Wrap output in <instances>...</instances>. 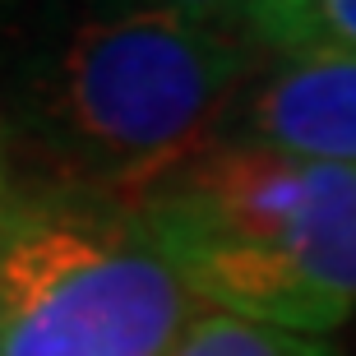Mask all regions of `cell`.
Masks as SVG:
<instances>
[{
  "label": "cell",
  "instance_id": "7",
  "mask_svg": "<svg viewBox=\"0 0 356 356\" xmlns=\"http://www.w3.org/2000/svg\"><path fill=\"white\" fill-rule=\"evenodd\" d=\"M106 5H144V10H172L185 19H209V24H227L232 14L245 10V0H106Z\"/></svg>",
  "mask_w": 356,
  "mask_h": 356
},
{
  "label": "cell",
  "instance_id": "6",
  "mask_svg": "<svg viewBox=\"0 0 356 356\" xmlns=\"http://www.w3.org/2000/svg\"><path fill=\"white\" fill-rule=\"evenodd\" d=\"M172 356H338L324 338L273 329L227 310H199Z\"/></svg>",
  "mask_w": 356,
  "mask_h": 356
},
{
  "label": "cell",
  "instance_id": "2",
  "mask_svg": "<svg viewBox=\"0 0 356 356\" xmlns=\"http://www.w3.org/2000/svg\"><path fill=\"white\" fill-rule=\"evenodd\" d=\"M250 79V38L144 5H102L42 51L28 79L38 144L65 190L130 209L218 144Z\"/></svg>",
  "mask_w": 356,
  "mask_h": 356
},
{
  "label": "cell",
  "instance_id": "5",
  "mask_svg": "<svg viewBox=\"0 0 356 356\" xmlns=\"http://www.w3.org/2000/svg\"><path fill=\"white\" fill-rule=\"evenodd\" d=\"M241 28L277 56H356V0H245Z\"/></svg>",
  "mask_w": 356,
  "mask_h": 356
},
{
  "label": "cell",
  "instance_id": "1",
  "mask_svg": "<svg viewBox=\"0 0 356 356\" xmlns=\"http://www.w3.org/2000/svg\"><path fill=\"white\" fill-rule=\"evenodd\" d=\"M130 213L209 310L310 338L356 310V167L218 139Z\"/></svg>",
  "mask_w": 356,
  "mask_h": 356
},
{
  "label": "cell",
  "instance_id": "3",
  "mask_svg": "<svg viewBox=\"0 0 356 356\" xmlns=\"http://www.w3.org/2000/svg\"><path fill=\"white\" fill-rule=\"evenodd\" d=\"M199 296L125 204H0V356H172Z\"/></svg>",
  "mask_w": 356,
  "mask_h": 356
},
{
  "label": "cell",
  "instance_id": "4",
  "mask_svg": "<svg viewBox=\"0 0 356 356\" xmlns=\"http://www.w3.org/2000/svg\"><path fill=\"white\" fill-rule=\"evenodd\" d=\"M222 139L356 167V56H287L245 83Z\"/></svg>",
  "mask_w": 356,
  "mask_h": 356
},
{
  "label": "cell",
  "instance_id": "8",
  "mask_svg": "<svg viewBox=\"0 0 356 356\" xmlns=\"http://www.w3.org/2000/svg\"><path fill=\"white\" fill-rule=\"evenodd\" d=\"M0 190H5V172H0Z\"/></svg>",
  "mask_w": 356,
  "mask_h": 356
}]
</instances>
